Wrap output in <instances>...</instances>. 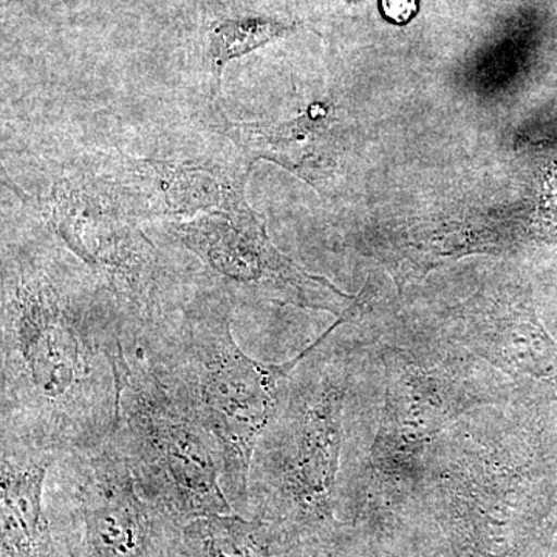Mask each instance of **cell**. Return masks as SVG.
<instances>
[{"instance_id":"obj_1","label":"cell","mask_w":557,"mask_h":557,"mask_svg":"<svg viewBox=\"0 0 557 557\" xmlns=\"http://www.w3.org/2000/svg\"><path fill=\"white\" fill-rule=\"evenodd\" d=\"M0 437L64 454L115 434L129 375L100 276L46 226L2 236Z\"/></svg>"},{"instance_id":"obj_2","label":"cell","mask_w":557,"mask_h":557,"mask_svg":"<svg viewBox=\"0 0 557 557\" xmlns=\"http://www.w3.org/2000/svg\"><path fill=\"white\" fill-rule=\"evenodd\" d=\"M236 307L207 278L182 313L138 350L172 397L219 443L223 490L234 512L245 518L256 448L314 343L287 362L251 358L234 339Z\"/></svg>"},{"instance_id":"obj_3","label":"cell","mask_w":557,"mask_h":557,"mask_svg":"<svg viewBox=\"0 0 557 557\" xmlns=\"http://www.w3.org/2000/svg\"><path fill=\"white\" fill-rule=\"evenodd\" d=\"M327 336L329 330L293 373L284 408L249 469L245 518L271 523L296 542L330 525L339 487L354 357L346 346H325Z\"/></svg>"},{"instance_id":"obj_4","label":"cell","mask_w":557,"mask_h":557,"mask_svg":"<svg viewBox=\"0 0 557 557\" xmlns=\"http://www.w3.org/2000/svg\"><path fill=\"white\" fill-rule=\"evenodd\" d=\"M380 424L364 467L368 483H401L426 472L435 443L457 421L486 406L511 401L516 387L461 348L383 346Z\"/></svg>"},{"instance_id":"obj_5","label":"cell","mask_w":557,"mask_h":557,"mask_svg":"<svg viewBox=\"0 0 557 557\" xmlns=\"http://www.w3.org/2000/svg\"><path fill=\"white\" fill-rule=\"evenodd\" d=\"M113 443L141 496L180 527L233 515L219 443L172 397L143 351L132 350Z\"/></svg>"},{"instance_id":"obj_6","label":"cell","mask_w":557,"mask_h":557,"mask_svg":"<svg viewBox=\"0 0 557 557\" xmlns=\"http://www.w3.org/2000/svg\"><path fill=\"white\" fill-rule=\"evenodd\" d=\"M46 498L67 557L178 556L182 527L141 496L112 438L61 456Z\"/></svg>"},{"instance_id":"obj_7","label":"cell","mask_w":557,"mask_h":557,"mask_svg":"<svg viewBox=\"0 0 557 557\" xmlns=\"http://www.w3.org/2000/svg\"><path fill=\"white\" fill-rule=\"evenodd\" d=\"M157 242L188 252L209 284L237 307L276 304L344 317L355 299L314 276L271 242L265 222L247 203L212 209L196 218L159 223Z\"/></svg>"},{"instance_id":"obj_8","label":"cell","mask_w":557,"mask_h":557,"mask_svg":"<svg viewBox=\"0 0 557 557\" xmlns=\"http://www.w3.org/2000/svg\"><path fill=\"white\" fill-rule=\"evenodd\" d=\"M252 164L237 146L230 156L98 152L87 160L84 175L102 214L139 225L247 203L245 189Z\"/></svg>"},{"instance_id":"obj_9","label":"cell","mask_w":557,"mask_h":557,"mask_svg":"<svg viewBox=\"0 0 557 557\" xmlns=\"http://www.w3.org/2000/svg\"><path fill=\"white\" fill-rule=\"evenodd\" d=\"M86 244L95 273L108 288L123 322L127 351L143 348L178 317L207 281L199 262L150 239L138 223L98 215L87 226Z\"/></svg>"},{"instance_id":"obj_10","label":"cell","mask_w":557,"mask_h":557,"mask_svg":"<svg viewBox=\"0 0 557 557\" xmlns=\"http://www.w3.org/2000/svg\"><path fill=\"white\" fill-rule=\"evenodd\" d=\"M440 341L498 370L519 394L557 399V343L520 293L469 300L443 324Z\"/></svg>"},{"instance_id":"obj_11","label":"cell","mask_w":557,"mask_h":557,"mask_svg":"<svg viewBox=\"0 0 557 557\" xmlns=\"http://www.w3.org/2000/svg\"><path fill=\"white\" fill-rule=\"evenodd\" d=\"M62 454L0 437L2 557H67L46 507L47 479Z\"/></svg>"},{"instance_id":"obj_12","label":"cell","mask_w":557,"mask_h":557,"mask_svg":"<svg viewBox=\"0 0 557 557\" xmlns=\"http://www.w3.org/2000/svg\"><path fill=\"white\" fill-rule=\"evenodd\" d=\"M330 123L329 108L314 104L288 121H226L220 134L251 163L273 161L311 185L321 186L335 170L336 148Z\"/></svg>"},{"instance_id":"obj_13","label":"cell","mask_w":557,"mask_h":557,"mask_svg":"<svg viewBox=\"0 0 557 557\" xmlns=\"http://www.w3.org/2000/svg\"><path fill=\"white\" fill-rule=\"evenodd\" d=\"M296 544L271 523L233 512L182 527L177 557H293Z\"/></svg>"},{"instance_id":"obj_14","label":"cell","mask_w":557,"mask_h":557,"mask_svg":"<svg viewBox=\"0 0 557 557\" xmlns=\"http://www.w3.org/2000/svg\"><path fill=\"white\" fill-rule=\"evenodd\" d=\"M22 199L30 201L42 225L94 270L95 259L86 244V230L95 218L102 215V208L84 172L57 177L36 197Z\"/></svg>"},{"instance_id":"obj_15","label":"cell","mask_w":557,"mask_h":557,"mask_svg":"<svg viewBox=\"0 0 557 557\" xmlns=\"http://www.w3.org/2000/svg\"><path fill=\"white\" fill-rule=\"evenodd\" d=\"M295 24H287L267 16L219 17L209 24L205 62L211 76V94L218 97L223 69L230 61L245 57L295 30Z\"/></svg>"},{"instance_id":"obj_16","label":"cell","mask_w":557,"mask_h":557,"mask_svg":"<svg viewBox=\"0 0 557 557\" xmlns=\"http://www.w3.org/2000/svg\"><path fill=\"white\" fill-rule=\"evenodd\" d=\"M381 7L388 20L406 24L417 13L418 3L417 0H381Z\"/></svg>"}]
</instances>
